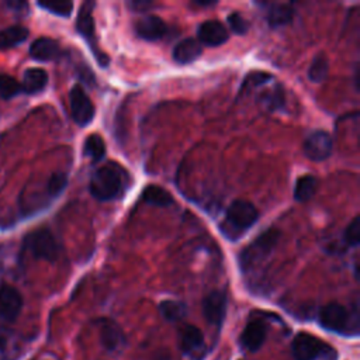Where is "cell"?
Here are the masks:
<instances>
[{
	"label": "cell",
	"mask_w": 360,
	"mask_h": 360,
	"mask_svg": "<svg viewBox=\"0 0 360 360\" xmlns=\"http://www.w3.org/2000/svg\"><path fill=\"white\" fill-rule=\"evenodd\" d=\"M257 210L252 202L236 200L226 210L225 219L221 224V232L231 239H238L257 221Z\"/></svg>",
	"instance_id": "6da1fadb"
},
{
	"label": "cell",
	"mask_w": 360,
	"mask_h": 360,
	"mask_svg": "<svg viewBox=\"0 0 360 360\" xmlns=\"http://www.w3.org/2000/svg\"><path fill=\"white\" fill-rule=\"evenodd\" d=\"M90 194L98 201H111L122 193V172L110 165L98 167L89 184Z\"/></svg>",
	"instance_id": "7a4b0ae2"
},
{
	"label": "cell",
	"mask_w": 360,
	"mask_h": 360,
	"mask_svg": "<svg viewBox=\"0 0 360 360\" xmlns=\"http://www.w3.org/2000/svg\"><path fill=\"white\" fill-rule=\"evenodd\" d=\"M280 239V231L276 228L266 229L256 239H253L238 257V263L242 271H248L263 262L274 249Z\"/></svg>",
	"instance_id": "3957f363"
},
{
	"label": "cell",
	"mask_w": 360,
	"mask_h": 360,
	"mask_svg": "<svg viewBox=\"0 0 360 360\" xmlns=\"http://www.w3.org/2000/svg\"><path fill=\"white\" fill-rule=\"evenodd\" d=\"M291 354L294 360H316L319 357L330 360L336 359V352L333 347L307 332H300L295 335L291 343Z\"/></svg>",
	"instance_id": "277c9868"
},
{
	"label": "cell",
	"mask_w": 360,
	"mask_h": 360,
	"mask_svg": "<svg viewBox=\"0 0 360 360\" xmlns=\"http://www.w3.org/2000/svg\"><path fill=\"white\" fill-rule=\"evenodd\" d=\"M93 8H94V1H84L80 6L77 20H76V28H77V32L86 39V42L91 48L98 65L107 66L108 65V56L105 53H103L97 46Z\"/></svg>",
	"instance_id": "5b68a950"
},
{
	"label": "cell",
	"mask_w": 360,
	"mask_h": 360,
	"mask_svg": "<svg viewBox=\"0 0 360 360\" xmlns=\"http://www.w3.org/2000/svg\"><path fill=\"white\" fill-rule=\"evenodd\" d=\"M27 245L37 259L53 262L58 257V242L52 232L46 228H41L30 233L27 238Z\"/></svg>",
	"instance_id": "8992f818"
},
{
	"label": "cell",
	"mask_w": 360,
	"mask_h": 360,
	"mask_svg": "<svg viewBox=\"0 0 360 360\" xmlns=\"http://www.w3.org/2000/svg\"><path fill=\"white\" fill-rule=\"evenodd\" d=\"M69 104H70L72 118L77 125L86 127L93 121L94 112H96L94 105L82 86L76 84L72 87L69 93Z\"/></svg>",
	"instance_id": "52a82bcc"
},
{
	"label": "cell",
	"mask_w": 360,
	"mask_h": 360,
	"mask_svg": "<svg viewBox=\"0 0 360 360\" xmlns=\"http://www.w3.org/2000/svg\"><path fill=\"white\" fill-rule=\"evenodd\" d=\"M319 322L325 329L342 333L347 329V325L350 323V314L343 305L338 302H330L321 308Z\"/></svg>",
	"instance_id": "ba28073f"
},
{
	"label": "cell",
	"mask_w": 360,
	"mask_h": 360,
	"mask_svg": "<svg viewBox=\"0 0 360 360\" xmlns=\"http://www.w3.org/2000/svg\"><path fill=\"white\" fill-rule=\"evenodd\" d=\"M332 152V138L326 131H312L304 141V153L309 160L322 162Z\"/></svg>",
	"instance_id": "9c48e42d"
},
{
	"label": "cell",
	"mask_w": 360,
	"mask_h": 360,
	"mask_svg": "<svg viewBox=\"0 0 360 360\" xmlns=\"http://www.w3.org/2000/svg\"><path fill=\"white\" fill-rule=\"evenodd\" d=\"M226 314V294L224 291H212L202 301V315L208 323L221 326Z\"/></svg>",
	"instance_id": "30bf717a"
},
{
	"label": "cell",
	"mask_w": 360,
	"mask_h": 360,
	"mask_svg": "<svg viewBox=\"0 0 360 360\" xmlns=\"http://www.w3.org/2000/svg\"><path fill=\"white\" fill-rule=\"evenodd\" d=\"M22 308V297L14 287L4 284L0 287V318L14 321Z\"/></svg>",
	"instance_id": "8fae6325"
},
{
	"label": "cell",
	"mask_w": 360,
	"mask_h": 360,
	"mask_svg": "<svg viewBox=\"0 0 360 360\" xmlns=\"http://www.w3.org/2000/svg\"><path fill=\"white\" fill-rule=\"evenodd\" d=\"M167 32L165 21L158 15H146L136 21L135 34L145 41H158Z\"/></svg>",
	"instance_id": "7c38bea8"
},
{
	"label": "cell",
	"mask_w": 360,
	"mask_h": 360,
	"mask_svg": "<svg viewBox=\"0 0 360 360\" xmlns=\"http://www.w3.org/2000/svg\"><path fill=\"white\" fill-rule=\"evenodd\" d=\"M267 335V326L262 319H253L246 323L242 335L240 343L249 352H257L264 343Z\"/></svg>",
	"instance_id": "4fadbf2b"
},
{
	"label": "cell",
	"mask_w": 360,
	"mask_h": 360,
	"mask_svg": "<svg viewBox=\"0 0 360 360\" xmlns=\"http://www.w3.org/2000/svg\"><path fill=\"white\" fill-rule=\"evenodd\" d=\"M197 35L200 42L207 46H218L228 39L226 28L222 25V22L217 20H210L202 22L198 27Z\"/></svg>",
	"instance_id": "5bb4252c"
},
{
	"label": "cell",
	"mask_w": 360,
	"mask_h": 360,
	"mask_svg": "<svg viewBox=\"0 0 360 360\" xmlns=\"http://www.w3.org/2000/svg\"><path fill=\"white\" fill-rule=\"evenodd\" d=\"M62 51L59 44L55 39L42 37L35 39L31 46H30V55L35 59V60H55L60 56Z\"/></svg>",
	"instance_id": "9a60e30c"
},
{
	"label": "cell",
	"mask_w": 360,
	"mask_h": 360,
	"mask_svg": "<svg viewBox=\"0 0 360 360\" xmlns=\"http://www.w3.org/2000/svg\"><path fill=\"white\" fill-rule=\"evenodd\" d=\"M100 340H101V345L110 352L117 350L125 342L120 326L115 322L105 321V319L101 321L100 323Z\"/></svg>",
	"instance_id": "2e32d148"
},
{
	"label": "cell",
	"mask_w": 360,
	"mask_h": 360,
	"mask_svg": "<svg viewBox=\"0 0 360 360\" xmlns=\"http://www.w3.org/2000/svg\"><path fill=\"white\" fill-rule=\"evenodd\" d=\"M204 346L202 332L194 325H186L180 332L179 347L183 354H190L200 350Z\"/></svg>",
	"instance_id": "e0dca14e"
},
{
	"label": "cell",
	"mask_w": 360,
	"mask_h": 360,
	"mask_svg": "<svg viewBox=\"0 0 360 360\" xmlns=\"http://www.w3.org/2000/svg\"><path fill=\"white\" fill-rule=\"evenodd\" d=\"M201 51L202 49H201V45L198 41H195L193 38H186L176 44V46L173 49V59L181 65L191 63L195 59H198V56L201 55Z\"/></svg>",
	"instance_id": "ac0fdd59"
},
{
	"label": "cell",
	"mask_w": 360,
	"mask_h": 360,
	"mask_svg": "<svg viewBox=\"0 0 360 360\" xmlns=\"http://www.w3.org/2000/svg\"><path fill=\"white\" fill-rule=\"evenodd\" d=\"M48 83V73L41 68H31L24 72L21 89L28 94L39 93Z\"/></svg>",
	"instance_id": "d6986e66"
},
{
	"label": "cell",
	"mask_w": 360,
	"mask_h": 360,
	"mask_svg": "<svg viewBox=\"0 0 360 360\" xmlns=\"http://www.w3.org/2000/svg\"><path fill=\"white\" fill-rule=\"evenodd\" d=\"M141 198L155 207H169L173 204V197L169 191H166L163 187L156 184H149L142 190Z\"/></svg>",
	"instance_id": "ffe728a7"
},
{
	"label": "cell",
	"mask_w": 360,
	"mask_h": 360,
	"mask_svg": "<svg viewBox=\"0 0 360 360\" xmlns=\"http://www.w3.org/2000/svg\"><path fill=\"white\" fill-rule=\"evenodd\" d=\"M292 15H294V11L290 4L274 3V4L269 6L266 18H267V22L270 27L277 28V27L288 24L292 20Z\"/></svg>",
	"instance_id": "44dd1931"
},
{
	"label": "cell",
	"mask_w": 360,
	"mask_h": 360,
	"mask_svg": "<svg viewBox=\"0 0 360 360\" xmlns=\"http://www.w3.org/2000/svg\"><path fill=\"white\" fill-rule=\"evenodd\" d=\"M30 31L22 25H11L0 30V49H8L20 45L28 37Z\"/></svg>",
	"instance_id": "7402d4cb"
},
{
	"label": "cell",
	"mask_w": 360,
	"mask_h": 360,
	"mask_svg": "<svg viewBox=\"0 0 360 360\" xmlns=\"http://www.w3.org/2000/svg\"><path fill=\"white\" fill-rule=\"evenodd\" d=\"M316 179L311 174H304L297 179L294 186V198L300 202L311 200L316 191Z\"/></svg>",
	"instance_id": "603a6c76"
},
{
	"label": "cell",
	"mask_w": 360,
	"mask_h": 360,
	"mask_svg": "<svg viewBox=\"0 0 360 360\" xmlns=\"http://www.w3.org/2000/svg\"><path fill=\"white\" fill-rule=\"evenodd\" d=\"M159 311L162 314V316L166 319V321H170V322H176V321H180L186 316V312H187V308L183 302L180 301H174V300H165L159 304Z\"/></svg>",
	"instance_id": "cb8c5ba5"
},
{
	"label": "cell",
	"mask_w": 360,
	"mask_h": 360,
	"mask_svg": "<svg viewBox=\"0 0 360 360\" xmlns=\"http://www.w3.org/2000/svg\"><path fill=\"white\" fill-rule=\"evenodd\" d=\"M84 155L93 162H100L105 156V143L97 134H91L84 141Z\"/></svg>",
	"instance_id": "d4e9b609"
},
{
	"label": "cell",
	"mask_w": 360,
	"mask_h": 360,
	"mask_svg": "<svg viewBox=\"0 0 360 360\" xmlns=\"http://www.w3.org/2000/svg\"><path fill=\"white\" fill-rule=\"evenodd\" d=\"M328 70H329L328 58L325 55H318L312 59V63L308 69V77L315 83L323 82L325 77L328 76Z\"/></svg>",
	"instance_id": "484cf974"
},
{
	"label": "cell",
	"mask_w": 360,
	"mask_h": 360,
	"mask_svg": "<svg viewBox=\"0 0 360 360\" xmlns=\"http://www.w3.org/2000/svg\"><path fill=\"white\" fill-rule=\"evenodd\" d=\"M38 6L55 15L59 17H69L73 10V3L69 0H48V1H38Z\"/></svg>",
	"instance_id": "4316f807"
},
{
	"label": "cell",
	"mask_w": 360,
	"mask_h": 360,
	"mask_svg": "<svg viewBox=\"0 0 360 360\" xmlns=\"http://www.w3.org/2000/svg\"><path fill=\"white\" fill-rule=\"evenodd\" d=\"M21 84L8 75H0V97L4 100H10L21 93Z\"/></svg>",
	"instance_id": "83f0119b"
},
{
	"label": "cell",
	"mask_w": 360,
	"mask_h": 360,
	"mask_svg": "<svg viewBox=\"0 0 360 360\" xmlns=\"http://www.w3.org/2000/svg\"><path fill=\"white\" fill-rule=\"evenodd\" d=\"M68 184V177L65 173L62 172H55L53 174H51V177L48 179V183H46V191L48 194L53 198V197H58L63 188L66 187Z\"/></svg>",
	"instance_id": "f1b7e54d"
},
{
	"label": "cell",
	"mask_w": 360,
	"mask_h": 360,
	"mask_svg": "<svg viewBox=\"0 0 360 360\" xmlns=\"http://www.w3.org/2000/svg\"><path fill=\"white\" fill-rule=\"evenodd\" d=\"M343 239L349 246H357L359 245V242H360V219H359V217H354L349 222L347 228L345 229Z\"/></svg>",
	"instance_id": "f546056e"
},
{
	"label": "cell",
	"mask_w": 360,
	"mask_h": 360,
	"mask_svg": "<svg viewBox=\"0 0 360 360\" xmlns=\"http://www.w3.org/2000/svg\"><path fill=\"white\" fill-rule=\"evenodd\" d=\"M271 80V76L269 73H264V72H252L249 73L246 77H245V82L240 87V91L246 90V89H250V87H257V86H262V84H266L267 82Z\"/></svg>",
	"instance_id": "4dcf8cb0"
},
{
	"label": "cell",
	"mask_w": 360,
	"mask_h": 360,
	"mask_svg": "<svg viewBox=\"0 0 360 360\" xmlns=\"http://www.w3.org/2000/svg\"><path fill=\"white\" fill-rule=\"evenodd\" d=\"M263 103L266 104L267 110H270V111L280 110L284 105V96H283L281 87H276L273 91L266 94L263 97Z\"/></svg>",
	"instance_id": "1f68e13d"
},
{
	"label": "cell",
	"mask_w": 360,
	"mask_h": 360,
	"mask_svg": "<svg viewBox=\"0 0 360 360\" xmlns=\"http://www.w3.org/2000/svg\"><path fill=\"white\" fill-rule=\"evenodd\" d=\"M228 24H229L231 30L238 35H243L248 31V27H249L248 21L236 11L228 15Z\"/></svg>",
	"instance_id": "d6a6232c"
},
{
	"label": "cell",
	"mask_w": 360,
	"mask_h": 360,
	"mask_svg": "<svg viewBox=\"0 0 360 360\" xmlns=\"http://www.w3.org/2000/svg\"><path fill=\"white\" fill-rule=\"evenodd\" d=\"M128 4H129V7H132L134 10H138L139 7H142V8H143L142 11L148 10V7H150V6H152V3H149V1H139V0H136V1H131V3H128Z\"/></svg>",
	"instance_id": "836d02e7"
}]
</instances>
